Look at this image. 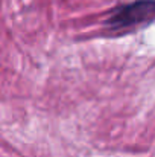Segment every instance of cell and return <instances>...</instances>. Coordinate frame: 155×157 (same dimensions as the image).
<instances>
[{
    "label": "cell",
    "instance_id": "6da1fadb",
    "mask_svg": "<svg viewBox=\"0 0 155 157\" xmlns=\"http://www.w3.org/2000/svg\"><path fill=\"white\" fill-rule=\"evenodd\" d=\"M154 0H135L113 11L106 20V31L113 35H126L149 26L154 20Z\"/></svg>",
    "mask_w": 155,
    "mask_h": 157
}]
</instances>
